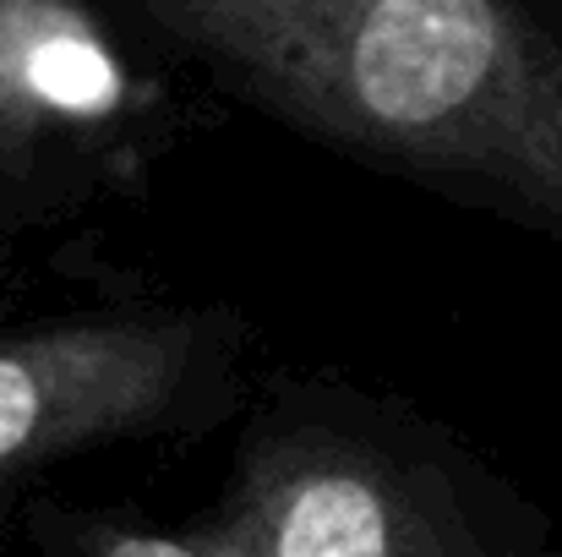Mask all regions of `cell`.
I'll list each match as a JSON object with an SVG mask.
<instances>
[{"label": "cell", "mask_w": 562, "mask_h": 557, "mask_svg": "<svg viewBox=\"0 0 562 557\" xmlns=\"http://www.w3.org/2000/svg\"><path fill=\"white\" fill-rule=\"evenodd\" d=\"M0 82L33 121L44 110H88L110 99L104 55L33 0H0Z\"/></svg>", "instance_id": "obj_4"}, {"label": "cell", "mask_w": 562, "mask_h": 557, "mask_svg": "<svg viewBox=\"0 0 562 557\" xmlns=\"http://www.w3.org/2000/svg\"><path fill=\"white\" fill-rule=\"evenodd\" d=\"M104 557H240L229 547L224 531L202 536V542H176V536H115Z\"/></svg>", "instance_id": "obj_5"}, {"label": "cell", "mask_w": 562, "mask_h": 557, "mask_svg": "<svg viewBox=\"0 0 562 557\" xmlns=\"http://www.w3.org/2000/svg\"><path fill=\"white\" fill-rule=\"evenodd\" d=\"M191 361L187 328L82 323L0 339V476L154 421Z\"/></svg>", "instance_id": "obj_2"}, {"label": "cell", "mask_w": 562, "mask_h": 557, "mask_svg": "<svg viewBox=\"0 0 562 557\" xmlns=\"http://www.w3.org/2000/svg\"><path fill=\"white\" fill-rule=\"evenodd\" d=\"M224 536L240 557H398L404 520L356 459H290L257 476Z\"/></svg>", "instance_id": "obj_3"}, {"label": "cell", "mask_w": 562, "mask_h": 557, "mask_svg": "<svg viewBox=\"0 0 562 557\" xmlns=\"http://www.w3.org/2000/svg\"><path fill=\"white\" fill-rule=\"evenodd\" d=\"M27 126H33V115H27V110L16 104V93L0 82V148H5V143H16Z\"/></svg>", "instance_id": "obj_6"}, {"label": "cell", "mask_w": 562, "mask_h": 557, "mask_svg": "<svg viewBox=\"0 0 562 557\" xmlns=\"http://www.w3.org/2000/svg\"><path fill=\"white\" fill-rule=\"evenodd\" d=\"M312 126L562 230V44L519 0H143Z\"/></svg>", "instance_id": "obj_1"}]
</instances>
